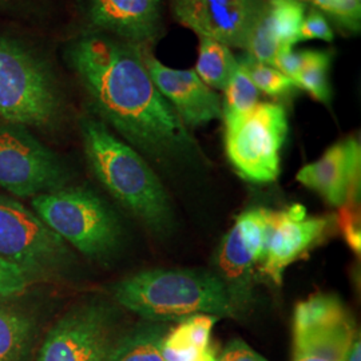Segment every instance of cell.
<instances>
[{"label": "cell", "mask_w": 361, "mask_h": 361, "mask_svg": "<svg viewBox=\"0 0 361 361\" xmlns=\"http://www.w3.org/2000/svg\"><path fill=\"white\" fill-rule=\"evenodd\" d=\"M116 300L147 322L165 323L195 314L233 317L238 302L219 274L194 269L140 271L116 284Z\"/></svg>", "instance_id": "obj_2"}, {"label": "cell", "mask_w": 361, "mask_h": 361, "mask_svg": "<svg viewBox=\"0 0 361 361\" xmlns=\"http://www.w3.org/2000/svg\"><path fill=\"white\" fill-rule=\"evenodd\" d=\"M347 319L348 313L340 297L317 293L297 304L293 313V334L329 326Z\"/></svg>", "instance_id": "obj_21"}, {"label": "cell", "mask_w": 361, "mask_h": 361, "mask_svg": "<svg viewBox=\"0 0 361 361\" xmlns=\"http://www.w3.org/2000/svg\"><path fill=\"white\" fill-rule=\"evenodd\" d=\"M32 209L66 244L91 258L114 252L121 228L113 210L101 197L85 188H67L32 198Z\"/></svg>", "instance_id": "obj_5"}, {"label": "cell", "mask_w": 361, "mask_h": 361, "mask_svg": "<svg viewBox=\"0 0 361 361\" xmlns=\"http://www.w3.org/2000/svg\"><path fill=\"white\" fill-rule=\"evenodd\" d=\"M271 209L253 207L241 213L221 241L217 253L219 277L233 296L244 295L255 268L264 257Z\"/></svg>", "instance_id": "obj_12"}, {"label": "cell", "mask_w": 361, "mask_h": 361, "mask_svg": "<svg viewBox=\"0 0 361 361\" xmlns=\"http://www.w3.org/2000/svg\"><path fill=\"white\" fill-rule=\"evenodd\" d=\"M310 39H322L325 42H332L335 39L334 30L323 13L312 10L305 18L300 28L298 42H305Z\"/></svg>", "instance_id": "obj_30"}, {"label": "cell", "mask_w": 361, "mask_h": 361, "mask_svg": "<svg viewBox=\"0 0 361 361\" xmlns=\"http://www.w3.org/2000/svg\"><path fill=\"white\" fill-rule=\"evenodd\" d=\"M216 316L195 314L169 331L162 345L165 361H194L209 347Z\"/></svg>", "instance_id": "obj_17"}, {"label": "cell", "mask_w": 361, "mask_h": 361, "mask_svg": "<svg viewBox=\"0 0 361 361\" xmlns=\"http://www.w3.org/2000/svg\"><path fill=\"white\" fill-rule=\"evenodd\" d=\"M89 15L101 32L140 46L162 31V0H90Z\"/></svg>", "instance_id": "obj_15"}, {"label": "cell", "mask_w": 361, "mask_h": 361, "mask_svg": "<svg viewBox=\"0 0 361 361\" xmlns=\"http://www.w3.org/2000/svg\"><path fill=\"white\" fill-rule=\"evenodd\" d=\"M334 54L331 51H302V67L295 78L296 87L307 91L314 99L329 104L332 89L329 82V67Z\"/></svg>", "instance_id": "obj_23"}, {"label": "cell", "mask_w": 361, "mask_h": 361, "mask_svg": "<svg viewBox=\"0 0 361 361\" xmlns=\"http://www.w3.org/2000/svg\"><path fill=\"white\" fill-rule=\"evenodd\" d=\"M168 332V326L162 323L138 325L114 343L104 361H165L162 345Z\"/></svg>", "instance_id": "obj_19"}, {"label": "cell", "mask_w": 361, "mask_h": 361, "mask_svg": "<svg viewBox=\"0 0 361 361\" xmlns=\"http://www.w3.org/2000/svg\"><path fill=\"white\" fill-rule=\"evenodd\" d=\"M238 62L245 66L246 71L258 91H262L264 94L274 98L285 97L296 91L295 80L286 77L276 67L255 61L249 55L243 56Z\"/></svg>", "instance_id": "obj_25"}, {"label": "cell", "mask_w": 361, "mask_h": 361, "mask_svg": "<svg viewBox=\"0 0 361 361\" xmlns=\"http://www.w3.org/2000/svg\"><path fill=\"white\" fill-rule=\"evenodd\" d=\"M355 338V326L349 319L329 326L296 332L293 334V355L323 361H344Z\"/></svg>", "instance_id": "obj_16"}, {"label": "cell", "mask_w": 361, "mask_h": 361, "mask_svg": "<svg viewBox=\"0 0 361 361\" xmlns=\"http://www.w3.org/2000/svg\"><path fill=\"white\" fill-rule=\"evenodd\" d=\"M288 130L281 104L258 102L245 114L225 118V152L237 174L253 183L277 180Z\"/></svg>", "instance_id": "obj_6"}, {"label": "cell", "mask_w": 361, "mask_h": 361, "mask_svg": "<svg viewBox=\"0 0 361 361\" xmlns=\"http://www.w3.org/2000/svg\"><path fill=\"white\" fill-rule=\"evenodd\" d=\"M80 131L91 169L107 192L150 229L166 232L171 207L161 180L142 155L116 138L102 121L83 118Z\"/></svg>", "instance_id": "obj_3"}, {"label": "cell", "mask_w": 361, "mask_h": 361, "mask_svg": "<svg viewBox=\"0 0 361 361\" xmlns=\"http://www.w3.org/2000/svg\"><path fill=\"white\" fill-rule=\"evenodd\" d=\"M143 51L140 44L94 34L78 39L68 58L98 113L131 145L157 159L194 155L193 137L155 87Z\"/></svg>", "instance_id": "obj_1"}, {"label": "cell", "mask_w": 361, "mask_h": 361, "mask_svg": "<svg viewBox=\"0 0 361 361\" xmlns=\"http://www.w3.org/2000/svg\"><path fill=\"white\" fill-rule=\"evenodd\" d=\"M67 171L55 153L27 128L0 123V188L19 198H35L65 186Z\"/></svg>", "instance_id": "obj_8"}, {"label": "cell", "mask_w": 361, "mask_h": 361, "mask_svg": "<svg viewBox=\"0 0 361 361\" xmlns=\"http://www.w3.org/2000/svg\"><path fill=\"white\" fill-rule=\"evenodd\" d=\"M55 75L40 56L0 35V118L25 128H50L61 116Z\"/></svg>", "instance_id": "obj_4"}, {"label": "cell", "mask_w": 361, "mask_h": 361, "mask_svg": "<svg viewBox=\"0 0 361 361\" xmlns=\"http://www.w3.org/2000/svg\"><path fill=\"white\" fill-rule=\"evenodd\" d=\"M264 16L281 49H292L298 43L300 28L305 18V6L301 0H268Z\"/></svg>", "instance_id": "obj_22"}, {"label": "cell", "mask_w": 361, "mask_h": 361, "mask_svg": "<svg viewBox=\"0 0 361 361\" xmlns=\"http://www.w3.org/2000/svg\"><path fill=\"white\" fill-rule=\"evenodd\" d=\"M194 361H219V359H217V356H216L214 349L207 347V348Z\"/></svg>", "instance_id": "obj_33"}, {"label": "cell", "mask_w": 361, "mask_h": 361, "mask_svg": "<svg viewBox=\"0 0 361 361\" xmlns=\"http://www.w3.org/2000/svg\"><path fill=\"white\" fill-rule=\"evenodd\" d=\"M314 7L332 16L338 25L359 32L361 25L360 0H310Z\"/></svg>", "instance_id": "obj_27"}, {"label": "cell", "mask_w": 361, "mask_h": 361, "mask_svg": "<svg viewBox=\"0 0 361 361\" xmlns=\"http://www.w3.org/2000/svg\"><path fill=\"white\" fill-rule=\"evenodd\" d=\"M31 285L26 274L13 264L0 258V297L19 296Z\"/></svg>", "instance_id": "obj_29"}, {"label": "cell", "mask_w": 361, "mask_h": 361, "mask_svg": "<svg viewBox=\"0 0 361 361\" xmlns=\"http://www.w3.org/2000/svg\"><path fill=\"white\" fill-rule=\"evenodd\" d=\"M247 55L261 63L273 66L277 54L281 50L277 40L271 35V30L264 16V10L253 27L245 46Z\"/></svg>", "instance_id": "obj_26"}, {"label": "cell", "mask_w": 361, "mask_h": 361, "mask_svg": "<svg viewBox=\"0 0 361 361\" xmlns=\"http://www.w3.org/2000/svg\"><path fill=\"white\" fill-rule=\"evenodd\" d=\"M344 361H361V345L359 337L352 341Z\"/></svg>", "instance_id": "obj_32"}, {"label": "cell", "mask_w": 361, "mask_h": 361, "mask_svg": "<svg viewBox=\"0 0 361 361\" xmlns=\"http://www.w3.org/2000/svg\"><path fill=\"white\" fill-rule=\"evenodd\" d=\"M109 308L87 304L70 310L46 336L35 361H104L114 345Z\"/></svg>", "instance_id": "obj_9"}, {"label": "cell", "mask_w": 361, "mask_h": 361, "mask_svg": "<svg viewBox=\"0 0 361 361\" xmlns=\"http://www.w3.org/2000/svg\"><path fill=\"white\" fill-rule=\"evenodd\" d=\"M258 99L259 91L249 77L245 66L238 62L232 79L225 87V98L222 104L224 119L245 114L258 104Z\"/></svg>", "instance_id": "obj_24"}, {"label": "cell", "mask_w": 361, "mask_h": 361, "mask_svg": "<svg viewBox=\"0 0 361 361\" xmlns=\"http://www.w3.org/2000/svg\"><path fill=\"white\" fill-rule=\"evenodd\" d=\"M35 331L30 313L0 297V361H27Z\"/></svg>", "instance_id": "obj_18"}, {"label": "cell", "mask_w": 361, "mask_h": 361, "mask_svg": "<svg viewBox=\"0 0 361 361\" xmlns=\"http://www.w3.org/2000/svg\"><path fill=\"white\" fill-rule=\"evenodd\" d=\"M334 222L331 217L310 216L300 204L271 210L261 271L281 284L286 268L320 244Z\"/></svg>", "instance_id": "obj_10"}, {"label": "cell", "mask_w": 361, "mask_h": 361, "mask_svg": "<svg viewBox=\"0 0 361 361\" xmlns=\"http://www.w3.org/2000/svg\"><path fill=\"white\" fill-rule=\"evenodd\" d=\"M238 66L229 47L219 40L201 38L195 73L210 89L225 90Z\"/></svg>", "instance_id": "obj_20"}, {"label": "cell", "mask_w": 361, "mask_h": 361, "mask_svg": "<svg viewBox=\"0 0 361 361\" xmlns=\"http://www.w3.org/2000/svg\"><path fill=\"white\" fill-rule=\"evenodd\" d=\"M143 61L155 87L186 126H202L222 116L219 95L201 80L194 70L166 67L146 50L143 51Z\"/></svg>", "instance_id": "obj_14"}, {"label": "cell", "mask_w": 361, "mask_h": 361, "mask_svg": "<svg viewBox=\"0 0 361 361\" xmlns=\"http://www.w3.org/2000/svg\"><path fill=\"white\" fill-rule=\"evenodd\" d=\"M293 361H323L310 356H300V355H293Z\"/></svg>", "instance_id": "obj_34"}, {"label": "cell", "mask_w": 361, "mask_h": 361, "mask_svg": "<svg viewBox=\"0 0 361 361\" xmlns=\"http://www.w3.org/2000/svg\"><path fill=\"white\" fill-rule=\"evenodd\" d=\"M176 20L200 38L219 40L228 47L245 49L265 7L264 0H170Z\"/></svg>", "instance_id": "obj_11"}, {"label": "cell", "mask_w": 361, "mask_h": 361, "mask_svg": "<svg viewBox=\"0 0 361 361\" xmlns=\"http://www.w3.org/2000/svg\"><path fill=\"white\" fill-rule=\"evenodd\" d=\"M0 258L19 268L32 283L66 267L70 250L35 212L0 194Z\"/></svg>", "instance_id": "obj_7"}, {"label": "cell", "mask_w": 361, "mask_h": 361, "mask_svg": "<svg viewBox=\"0 0 361 361\" xmlns=\"http://www.w3.org/2000/svg\"><path fill=\"white\" fill-rule=\"evenodd\" d=\"M219 361H268L256 350L250 348L245 341L235 338L228 344Z\"/></svg>", "instance_id": "obj_31"}, {"label": "cell", "mask_w": 361, "mask_h": 361, "mask_svg": "<svg viewBox=\"0 0 361 361\" xmlns=\"http://www.w3.org/2000/svg\"><path fill=\"white\" fill-rule=\"evenodd\" d=\"M361 149L356 138L331 146L320 159L300 169L296 178L331 207L360 198Z\"/></svg>", "instance_id": "obj_13"}, {"label": "cell", "mask_w": 361, "mask_h": 361, "mask_svg": "<svg viewBox=\"0 0 361 361\" xmlns=\"http://www.w3.org/2000/svg\"><path fill=\"white\" fill-rule=\"evenodd\" d=\"M337 228L345 238L349 247L360 255L361 250V224L360 204L359 200L348 201L338 210V216L335 221Z\"/></svg>", "instance_id": "obj_28"}]
</instances>
